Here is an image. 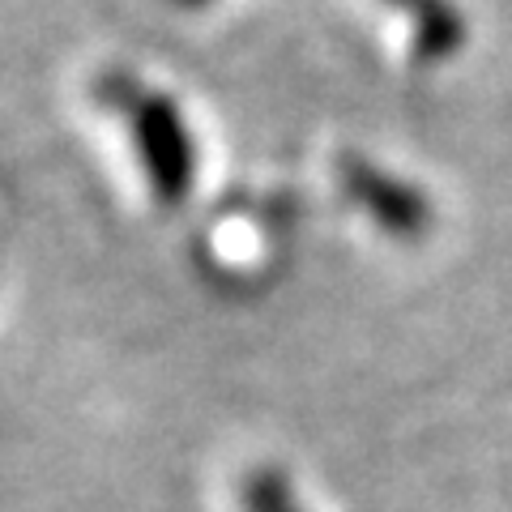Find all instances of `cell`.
I'll return each instance as SVG.
<instances>
[{"mask_svg":"<svg viewBox=\"0 0 512 512\" xmlns=\"http://www.w3.org/2000/svg\"><path fill=\"white\" fill-rule=\"evenodd\" d=\"M99 99L128 120L133 150L141 158V175H146L154 201L163 210L184 205L192 184H197V141H192V128L180 103L116 73L99 82Z\"/></svg>","mask_w":512,"mask_h":512,"instance_id":"1","label":"cell"},{"mask_svg":"<svg viewBox=\"0 0 512 512\" xmlns=\"http://www.w3.org/2000/svg\"><path fill=\"white\" fill-rule=\"evenodd\" d=\"M338 180L346 188V197L397 244H419L431 231V222H436L427 192L419 184L402 180V175H393L389 167L372 163V158L346 154L338 163Z\"/></svg>","mask_w":512,"mask_h":512,"instance_id":"2","label":"cell"},{"mask_svg":"<svg viewBox=\"0 0 512 512\" xmlns=\"http://www.w3.org/2000/svg\"><path fill=\"white\" fill-rule=\"evenodd\" d=\"M414 18V47L423 60H444L466 43V22L448 0H393Z\"/></svg>","mask_w":512,"mask_h":512,"instance_id":"3","label":"cell"},{"mask_svg":"<svg viewBox=\"0 0 512 512\" xmlns=\"http://www.w3.org/2000/svg\"><path fill=\"white\" fill-rule=\"evenodd\" d=\"M239 500H244V512H308L299 504L291 478L274 466H256L239 487Z\"/></svg>","mask_w":512,"mask_h":512,"instance_id":"4","label":"cell"},{"mask_svg":"<svg viewBox=\"0 0 512 512\" xmlns=\"http://www.w3.org/2000/svg\"><path fill=\"white\" fill-rule=\"evenodd\" d=\"M175 5H184V9H205L210 0H175Z\"/></svg>","mask_w":512,"mask_h":512,"instance_id":"5","label":"cell"}]
</instances>
